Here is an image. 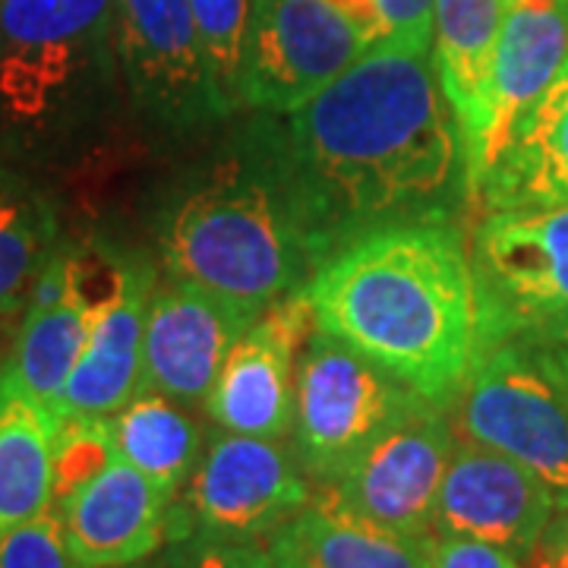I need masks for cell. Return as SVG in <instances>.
<instances>
[{"label": "cell", "mask_w": 568, "mask_h": 568, "mask_svg": "<svg viewBox=\"0 0 568 568\" xmlns=\"http://www.w3.org/2000/svg\"><path fill=\"white\" fill-rule=\"evenodd\" d=\"M268 136L316 265L373 231L462 224L477 205L429 48L373 44L304 108L268 114Z\"/></svg>", "instance_id": "cell-1"}, {"label": "cell", "mask_w": 568, "mask_h": 568, "mask_svg": "<svg viewBox=\"0 0 568 568\" xmlns=\"http://www.w3.org/2000/svg\"><path fill=\"white\" fill-rule=\"evenodd\" d=\"M313 328L345 342L420 398L458 402L480 354L470 241L458 222L395 224L357 237L306 287Z\"/></svg>", "instance_id": "cell-2"}, {"label": "cell", "mask_w": 568, "mask_h": 568, "mask_svg": "<svg viewBox=\"0 0 568 568\" xmlns=\"http://www.w3.org/2000/svg\"><path fill=\"white\" fill-rule=\"evenodd\" d=\"M123 108L114 0H0V159L36 178L77 171Z\"/></svg>", "instance_id": "cell-3"}, {"label": "cell", "mask_w": 568, "mask_h": 568, "mask_svg": "<svg viewBox=\"0 0 568 568\" xmlns=\"http://www.w3.org/2000/svg\"><path fill=\"white\" fill-rule=\"evenodd\" d=\"M159 260L164 278L260 313L310 287L320 265L275 162L268 114L244 123L215 162L171 193Z\"/></svg>", "instance_id": "cell-4"}, {"label": "cell", "mask_w": 568, "mask_h": 568, "mask_svg": "<svg viewBox=\"0 0 568 568\" xmlns=\"http://www.w3.org/2000/svg\"><path fill=\"white\" fill-rule=\"evenodd\" d=\"M470 268L480 354L499 345H566L568 205L484 215L470 234Z\"/></svg>", "instance_id": "cell-5"}, {"label": "cell", "mask_w": 568, "mask_h": 568, "mask_svg": "<svg viewBox=\"0 0 568 568\" xmlns=\"http://www.w3.org/2000/svg\"><path fill=\"white\" fill-rule=\"evenodd\" d=\"M420 402L388 369L313 328L297 364L294 455L306 477L325 487Z\"/></svg>", "instance_id": "cell-6"}, {"label": "cell", "mask_w": 568, "mask_h": 568, "mask_svg": "<svg viewBox=\"0 0 568 568\" xmlns=\"http://www.w3.org/2000/svg\"><path fill=\"white\" fill-rule=\"evenodd\" d=\"M114 41L126 102L155 133H196L237 111L205 54L190 0H114Z\"/></svg>", "instance_id": "cell-7"}, {"label": "cell", "mask_w": 568, "mask_h": 568, "mask_svg": "<svg viewBox=\"0 0 568 568\" xmlns=\"http://www.w3.org/2000/svg\"><path fill=\"white\" fill-rule=\"evenodd\" d=\"M313 503L297 455L278 439L212 433L168 515V544L183 537L263 540Z\"/></svg>", "instance_id": "cell-8"}, {"label": "cell", "mask_w": 568, "mask_h": 568, "mask_svg": "<svg viewBox=\"0 0 568 568\" xmlns=\"http://www.w3.org/2000/svg\"><path fill=\"white\" fill-rule=\"evenodd\" d=\"M452 420L462 439L515 458L547 484L559 511L568 508V405L537 347L499 345L480 354Z\"/></svg>", "instance_id": "cell-9"}, {"label": "cell", "mask_w": 568, "mask_h": 568, "mask_svg": "<svg viewBox=\"0 0 568 568\" xmlns=\"http://www.w3.org/2000/svg\"><path fill=\"white\" fill-rule=\"evenodd\" d=\"M373 44L328 0H253L237 99L263 114H294Z\"/></svg>", "instance_id": "cell-10"}, {"label": "cell", "mask_w": 568, "mask_h": 568, "mask_svg": "<svg viewBox=\"0 0 568 568\" xmlns=\"http://www.w3.org/2000/svg\"><path fill=\"white\" fill-rule=\"evenodd\" d=\"M455 446L458 429L452 410L420 402L388 426L338 480L325 484L316 499L376 528L429 540Z\"/></svg>", "instance_id": "cell-11"}, {"label": "cell", "mask_w": 568, "mask_h": 568, "mask_svg": "<svg viewBox=\"0 0 568 568\" xmlns=\"http://www.w3.org/2000/svg\"><path fill=\"white\" fill-rule=\"evenodd\" d=\"M313 325L306 291L268 306L224 357L222 373L205 398L212 424L241 436L282 439L294 429L297 357Z\"/></svg>", "instance_id": "cell-12"}, {"label": "cell", "mask_w": 568, "mask_h": 568, "mask_svg": "<svg viewBox=\"0 0 568 568\" xmlns=\"http://www.w3.org/2000/svg\"><path fill=\"white\" fill-rule=\"evenodd\" d=\"M260 316V310L164 278L155 284L145 316L142 388L186 407L205 405L224 357Z\"/></svg>", "instance_id": "cell-13"}, {"label": "cell", "mask_w": 568, "mask_h": 568, "mask_svg": "<svg viewBox=\"0 0 568 568\" xmlns=\"http://www.w3.org/2000/svg\"><path fill=\"white\" fill-rule=\"evenodd\" d=\"M556 511L549 487L528 467L503 452L458 439L439 493L436 534L484 540L530 559Z\"/></svg>", "instance_id": "cell-14"}, {"label": "cell", "mask_w": 568, "mask_h": 568, "mask_svg": "<svg viewBox=\"0 0 568 568\" xmlns=\"http://www.w3.org/2000/svg\"><path fill=\"white\" fill-rule=\"evenodd\" d=\"M568 58V0H508L480 126L467 152L474 200L515 121L540 99Z\"/></svg>", "instance_id": "cell-15"}, {"label": "cell", "mask_w": 568, "mask_h": 568, "mask_svg": "<svg viewBox=\"0 0 568 568\" xmlns=\"http://www.w3.org/2000/svg\"><path fill=\"white\" fill-rule=\"evenodd\" d=\"M171 496L121 455L54 506L63 540L85 568L145 562L168 544Z\"/></svg>", "instance_id": "cell-16"}, {"label": "cell", "mask_w": 568, "mask_h": 568, "mask_svg": "<svg viewBox=\"0 0 568 568\" xmlns=\"http://www.w3.org/2000/svg\"><path fill=\"white\" fill-rule=\"evenodd\" d=\"M155 284H159L155 265L140 256L126 287L92 320V332L80 364L73 366L54 405L58 420L63 417L111 420L123 405L133 402V395L142 388L145 316Z\"/></svg>", "instance_id": "cell-17"}, {"label": "cell", "mask_w": 568, "mask_h": 568, "mask_svg": "<svg viewBox=\"0 0 568 568\" xmlns=\"http://www.w3.org/2000/svg\"><path fill=\"white\" fill-rule=\"evenodd\" d=\"M92 332V313L70 282L67 241L32 284L20 328L3 357V373L17 388L54 410L63 386L80 364Z\"/></svg>", "instance_id": "cell-18"}, {"label": "cell", "mask_w": 568, "mask_h": 568, "mask_svg": "<svg viewBox=\"0 0 568 568\" xmlns=\"http://www.w3.org/2000/svg\"><path fill=\"white\" fill-rule=\"evenodd\" d=\"M477 205H568V58L540 99L515 121L503 152L480 181Z\"/></svg>", "instance_id": "cell-19"}, {"label": "cell", "mask_w": 568, "mask_h": 568, "mask_svg": "<svg viewBox=\"0 0 568 568\" xmlns=\"http://www.w3.org/2000/svg\"><path fill=\"white\" fill-rule=\"evenodd\" d=\"M58 414L17 388L0 366V540L54 511Z\"/></svg>", "instance_id": "cell-20"}, {"label": "cell", "mask_w": 568, "mask_h": 568, "mask_svg": "<svg viewBox=\"0 0 568 568\" xmlns=\"http://www.w3.org/2000/svg\"><path fill=\"white\" fill-rule=\"evenodd\" d=\"M508 0H436L433 61L470 152L487 99Z\"/></svg>", "instance_id": "cell-21"}, {"label": "cell", "mask_w": 568, "mask_h": 568, "mask_svg": "<svg viewBox=\"0 0 568 568\" xmlns=\"http://www.w3.org/2000/svg\"><path fill=\"white\" fill-rule=\"evenodd\" d=\"M61 209L41 178L0 159V313L22 316L32 284L61 250Z\"/></svg>", "instance_id": "cell-22"}, {"label": "cell", "mask_w": 568, "mask_h": 568, "mask_svg": "<svg viewBox=\"0 0 568 568\" xmlns=\"http://www.w3.org/2000/svg\"><path fill=\"white\" fill-rule=\"evenodd\" d=\"M111 439L123 462L142 470L171 499H178L203 458V429L186 414V405L152 388H140L111 417Z\"/></svg>", "instance_id": "cell-23"}, {"label": "cell", "mask_w": 568, "mask_h": 568, "mask_svg": "<svg viewBox=\"0 0 568 568\" xmlns=\"http://www.w3.org/2000/svg\"><path fill=\"white\" fill-rule=\"evenodd\" d=\"M313 568H433L429 540L376 528L323 499L278 528Z\"/></svg>", "instance_id": "cell-24"}, {"label": "cell", "mask_w": 568, "mask_h": 568, "mask_svg": "<svg viewBox=\"0 0 568 568\" xmlns=\"http://www.w3.org/2000/svg\"><path fill=\"white\" fill-rule=\"evenodd\" d=\"M118 458L111 420L63 417L54 443V506Z\"/></svg>", "instance_id": "cell-25"}, {"label": "cell", "mask_w": 568, "mask_h": 568, "mask_svg": "<svg viewBox=\"0 0 568 568\" xmlns=\"http://www.w3.org/2000/svg\"><path fill=\"white\" fill-rule=\"evenodd\" d=\"M366 36L369 44L433 48L436 0H328Z\"/></svg>", "instance_id": "cell-26"}, {"label": "cell", "mask_w": 568, "mask_h": 568, "mask_svg": "<svg viewBox=\"0 0 568 568\" xmlns=\"http://www.w3.org/2000/svg\"><path fill=\"white\" fill-rule=\"evenodd\" d=\"M250 3L253 0H190L205 54L215 67L222 89L237 102V108H241L237 73H241V54H244Z\"/></svg>", "instance_id": "cell-27"}, {"label": "cell", "mask_w": 568, "mask_h": 568, "mask_svg": "<svg viewBox=\"0 0 568 568\" xmlns=\"http://www.w3.org/2000/svg\"><path fill=\"white\" fill-rule=\"evenodd\" d=\"M0 568H85L63 540L54 511L22 525L0 540Z\"/></svg>", "instance_id": "cell-28"}, {"label": "cell", "mask_w": 568, "mask_h": 568, "mask_svg": "<svg viewBox=\"0 0 568 568\" xmlns=\"http://www.w3.org/2000/svg\"><path fill=\"white\" fill-rule=\"evenodd\" d=\"M164 568H278L268 544L260 540H215V537H183L171 540Z\"/></svg>", "instance_id": "cell-29"}, {"label": "cell", "mask_w": 568, "mask_h": 568, "mask_svg": "<svg viewBox=\"0 0 568 568\" xmlns=\"http://www.w3.org/2000/svg\"><path fill=\"white\" fill-rule=\"evenodd\" d=\"M429 559L433 568H525L521 559L508 549L455 534H433Z\"/></svg>", "instance_id": "cell-30"}, {"label": "cell", "mask_w": 568, "mask_h": 568, "mask_svg": "<svg viewBox=\"0 0 568 568\" xmlns=\"http://www.w3.org/2000/svg\"><path fill=\"white\" fill-rule=\"evenodd\" d=\"M540 552L549 556L556 568H568V508H562L559 518L549 521L547 534H544V544H540Z\"/></svg>", "instance_id": "cell-31"}, {"label": "cell", "mask_w": 568, "mask_h": 568, "mask_svg": "<svg viewBox=\"0 0 568 568\" xmlns=\"http://www.w3.org/2000/svg\"><path fill=\"white\" fill-rule=\"evenodd\" d=\"M540 361L547 366V373L552 376V383L559 386L562 398L568 405V342L566 345H552V347H537Z\"/></svg>", "instance_id": "cell-32"}, {"label": "cell", "mask_w": 568, "mask_h": 568, "mask_svg": "<svg viewBox=\"0 0 568 568\" xmlns=\"http://www.w3.org/2000/svg\"><path fill=\"white\" fill-rule=\"evenodd\" d=\"M268 549H272V559H275V566L278 568H313L304 556H301V549L294 547L282 530H275V534L268 537Z\"/></svg>", "instance_id": "cell-33"}, {"label": "cell", "mask_w": 568, "mask_h": 568, "mask_svg": "<svg viewBox=\"0 0 568 568\" xmlns=\"http://www.w3.org/2000/svg\"><path fill=\"white\" fill-rule=\"evenodd\" d=\"M530 568H556V566H552V559H549V556H544V552L537 549V552L530 556Z\"/></svg>", "instance_id": "cell-34"}, {"label": "cell", "mask_w": 568, "mask_h": 568, "mask_svg": "<svg viewBox=\"0 0 568 568\" xmlns=\"http://www.w3.org/2000/svg\"><path fill=\"white\" fill-rule=\"evenodd\" d=\"M7 323H10V320H7V316H3V313H0V335H3V332H7Z\"/></svg>", "instance_id": "cell-35"}, {"label": "cell", "mask_w": 568, "mask_h": 568, "mask_svg": "<svg viewBox=\"0 0 568 568\" xmlns=\"http://www.w3.org/2000/svg\"><path fill=\"white\" fill-rule=\"evenodd\" d=\"M123 568H164V566H149V562H136V566H123Z\"/></svg>", "instance_id": "cell-36"}, {"label": "cell", "mask_w": 568, "mask_h": 568, "mask_svg": "<svg viewBox=\"0 0 568 568\" xmlns=\"http://www.w3.org/2000/svg\"><path fill=\"white\" fill-rule=\"evenodd\" d=\"M3 357H7V354H3ZM3 357H0V366H3Z\"/></svg>", "instance_id": "cell-37"}]
</instances>
